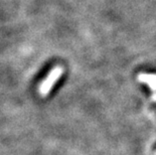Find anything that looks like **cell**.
<instances>
[{
    "mask_svg": "<svg viewBox=\"0 0 156 155\" xmlns=\"http://www.w3.org/2000/svg\"><path fill=\"white\" fill-rule=\"evenodd\" d=\"M62 72H64V69L62 67H56L55 69H52L51 72H49L48 76L44 79V82L41 85V87H39V94L42 97H45V96H48L49 94L51 88L54 87L56 81L61 78Z\"/></svg>",
    "mask_w": 156,
    "mask_h": 155,
    "instance_id": "cell-1",
    "label": "cell"
},
{
    "mask_svg": "<svg viewBox=\"0 0 156 155\" xmlns=\"http://www.w3.org/2000/svg\"><path fill=\"white\" fill-rule=\"evenodd\" d=\"M138 81L143 84H146L150 88V90L153 92L151 100L153 102H156V75L141 72V74L138 75Z\"/></svg>",
    "mask_w": 156,
    "mask_h": 155,
    "instance_id": "cell-2",
    "label": "cell"
}]
</instances>
